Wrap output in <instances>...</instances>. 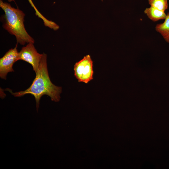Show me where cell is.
I'll return each instance as SVG.
<instances>
[{"label":"cell","instance_id":"5","mask_svg":"<svg viewBox=\"0 0 169 169\" xmlns=\"http://www.w3.org/2000/svg\"><path fill=\"white\" fill-rule=\"evenodd\" d=\"M17 48V44L14 48L9 49L0 59V77L3 79H6L8 73L14 71L13 66L14 63L17 61L18 53Z\"/></svg>","mask_w":169,"mask_h":169},{"label":"cell","instance_id":"3","mask_svg":"<svg viewBox=\"0 0 169 169\" xmlns=\"http://www.w3.org/2000/svg\"><path fill=\"white\" fill-rule=\"evenodd\" d=\"M74 76L79 82L87 84L93 79V61L89 55L76 62L74 68Z\"/></svg>","mask_w":169,"mask_h":169},{"label":"cell","instance_id":"4","mask_svg":"<svg viewBox=\"0 0 169 169\" xmlns=\"http://www.w3.org/2000/svg\"><path fill=\"white\" fill-rule=\"evenodd\" d=\"M43 54L38 52L33 44L28 43L18 53L17 61L21 60L30 64L35 73L37 71Z\"/></svg>","mask_w":169,"mask_h":169},{"label":"cell","instance_id":"6","mask_svg":"<svg viewBox=\"0 0 169 169\" xmlns=\"http://www.w3.org/2000/svg\"><path fill=\"white\" fill-rule=\"evenodd\" d=\"M144 12L150 19L154 22L165 19L166 16L165 11L159 10L151 6L146 8Z\"/></svg>","mask_w":169,"mask_h":169},{"label":"cell","instance_id":"1","mask_svg":"<svg viewBox=\"0 0 169 169\" xmlns=\"http://www.w3.org/2000/svg\"><path fill=\"white\" fill-rule=\"evenodd\" d=\"M36 76L30 86L25 90L13 92L10 89L8 90L15 97H20L30 94L35 99L37 110L39 106V101L44 95L49 96L52 101H59L62 91L61 87L53 84L50 80L48 73L47 62V55L44 53L41 59Z\"/></svg>","mask_w":169,"mask_h":169},{"label":"cell","instance_id":"2","mask_svg":"<svg viewBox=\"0 0 169 169\" xmlns=\"http://www.w3.org/2000/svg\"><path fill=\"white\" fill-rule=\"evenodd\" d=\"M0 7L4 11L3 28L10 34L14 35L17 43L24 45L26 43L34 44V39L28 33L25 28V14L18 8L0 1Z\"/></svg>","mask_w":169,"mask_h":169},{"label":"cell","instance_id":"8","mask_svg":"<svg viewBox=\"0 0 169 169\" xmlns=\"http://www.w3.org/2000/svg\"><path fill=\"white\" fill-rule=\"evenodd\" d=\"M148 3L151 6L162 11L168 8L167 0H148Z\"/></svg>","mask_w":169,"mask_h":169},{"label":"cell","instance_id":"7","mask_svg":"<svg viewBox=\"0 0 169 169\" xmlns=\"http://www.w3.org/2000/svg\"><path fill=\"white\" fill-rule=\"evenodd\" d=\"M156 30L159 33L167 42L169 43V12L166 14L164 21L157 24Z\"/></svg>","mask_w":169,"mask_h":169}]
</instances>
